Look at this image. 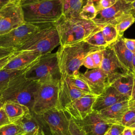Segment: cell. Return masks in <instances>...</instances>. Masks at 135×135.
I'll list each match as a JSON object with an SVG mask.
<instances>
[{
    "instance_id": "cell-1",
    "label": "cell",
    "mask_w": 135,
    "mask_h": 135,
    "mask_svg": "<svg viewBox=\"0 0 135 135\" xmlns=\"http://www.w3.org/2000/svg\"><path fill=\"white\" fill-rule=\"evenodd\" d=\"M25 23L41 25L55 23L62 16V0H22Z\"/></svg>"
},
{
    "instance_id": "cell-2",
    "label": "cell",
    "mask_w": 135,
    "mask_h": 135,
    "mask_svg": "<svg viewBox=\"0 0 135 135\" xmlns=\"http://www.w3.org/2000/svg\"><path fill=\"white\" fill-rule=\"evenodd\" d=\"M54 24L59 35L60 46L71 45L84 41L101 30L104 26L97 25L92 21L81 17L66 18L63 16Z\"/></svg>"
},
{
    "instance_id": "cell-3",
    "label": "cell",
    "mask_w": 135,
    "mask_h": 135,
    "mask_svg": "<svg viewBox=\"0 0 135 135\" xmlns=\"http://www.w3.org/2000/svg\"><path fill=\"white\" fill-rule=\"evenodd\" d=\"M104 48L91 45L85 41L60 46L56 53L62 76L78 75L83 59L90 53Z\"/></svg>"
},
{
    "instance_id": "cell-4",
    "label": "cell",
    "mask_w": 135,
    "mask_h": 135,
    "mask_svg": "<svg viewBox=\"0 0 135 135\" xmlns=\"http://www.w3.org/2000/svg\"><path fill=\"white\" fill-rule=\"evenodd\" d=\"M24 72L11 79L0 100L3 103L11 101L23 104L32 112L39 83L26 78Z\"/></svg>"
},
{
    "instance_id": "cell-5",
    "label": "cell",
    "mask_w": 135,
    "mask_h": 135,
    "mask_svg": "<svg viewBox=\"0 0 135 135\" xmlns=\"http://www.w3.org/2000/svg\"><path fill=\"white\" fill-rule=\"evenodd\" d=\"M60 45V40L54 24L40 25V28L16 51H34L40 55L50 53Z\"/></svg>"
},
{
    "instance_id": "cell-6",
    "label": "cell",
    "mask_w": 135,
    "mask_h": 135,
    "mask_svg": "<svg viewBox=\"0 0 135 135\" xmlns=\"http://www.w3.org/2000/svg\"><path fill=\"white\" fill-rule=\"evenodd\" d=\"M26 78L42 83L49 81H60L62 74L59 66L56 53L42 55L24 72Z\"/></svg>"
},
{
    "instance_id": "cell-7",
    "label": "cell",
    "mask_w": 135,
    "mask_h": 135,
    "mask_svg": "<svg viewBox=\"0 0 135 135\" xmlns=\"http://www.w3.org/2000/svg\"><path fill=\"white\" fill-rule=\"evenodd\" d=\"M59 83L55 80L38 83L32 112L41 116L49 110L59 109Z\"/></svg>"
},
{
    "instance_id": "cell-8",
    "label": "cell",
    "mask_w": 135,
    "mask_h": 135,
    "mask_svg": "<svg viewBox=\"0 0 135 135\" xmlns=\"http://www.w3.org/2000/svg\"><path fill=\"white\" fill-rule=\"evenodd\" d=\"M39 28L40 25L25 22L8 33L0 35V47L16 51Z\"/></svg>"
},
{
    "instance_id": "cell-9",
    "label": "cell",
    "mask_w": 135,
    "mask_h": 135,
    "mask_svg": "<svg viewBox=\"0 0 135 135\" xmlns=\"http://www.w3.org/2000/svg\"><path fill=\"white\" fill-rule=\"evenodd\" d=\"M131 9V3L124 0H117L115 3L110 7L97 11L92 21L99 25L108 24L115 25L124 16L130 14Z\"/></svg>"
},
{
    "instance_id": "cell-10",
    "label": "cell",
    "mask_w": 135,
    "mask_h": 135,
    "mask_svg": "<svg viewBox=\"0 0 135 135\" xmlns=\"http://www.w3.org/2000/svg\"><path fill=\"white\" fill-rule=\"evenodd\" d=\"M40 117L53 135H71L69 129L71 118L63 110L54 108Z\"/></svg>"
},
{
    "instance_id": "cell-11",
    "label": "cell",
    "mask_w": 135,
    "mask_h": 135,
    "mask_svg": "<svg viewBox=\"0 0 135 135\" xmlns=\"http://www.w3.org/2000/svg\"><path fill=\"white\" fill-rule=\"evenodd\" d=\"M103 58L101 68L106 74L110 85L119 78L130 73L119 61L110 45L103 50Z\"/></svg>"
},
{
    "instance_id": "cell-12",
    "label": "cell",
    "mask_w": 135,
    "mask_h": 135,
    "mask_svg": "<svg viewBox=\"0 0 135 135\" xmlns=\"http://www.w3.org/2000/svg\"><path fill=\"white\" fill-rule=\"evenodd\" d=\"M25 23L20 4L9 3L0 10V35Z\"/></svg>"
},
{
    "instance_id": "cell-13",
    "label": "cell",
    "mask_w": 135,
    "mask_h": 135,
    "mask_svg": "<svg viewBox=\"0 0 135 135\" xmlns=\"http://www.w3.org/2000/svg\"><path fill=\"white\" fill-rule=\"evenodd\" d=\"M74 121L81 127L86 135H104L113 124L104 120L99 113L93 111L83 119Z\"/></svg>"
},
{
    "instance_id": "cell-14",
    "label": "cell",
    "mask_w": 135,
    "mask_h": 135,
    "mask_svg": "<svg viewBox=\"0 0 135 135\" xmlns=\"http://www.w3.org/2000/svg\"><path fill=\"white\" fill-rule=\"evenodd\" d=\"M97 97L87 94L73 101L64 111L73 120H81L93 111L92 108Z\"/></svg>"
},
{
    "instance_id": "cell-15",
    "label": "cell",
    "mask_w": 135,
    "mask_h": 135,
    "mask_svg": "<svg viewBox=\"0 0 135 135\" xmlns=\"http://www.w3.org/2000/svg\"><path fill=\"white\" fill-rule=\"evenodd\" d=\"M77 75L86 82L91 93L96 96L100 95L109 85L106 74L100 68L79 73Z\"/></svg>"
},
{
    "instance_id": "cell-16",
    "label": "cell",
    "mask_w": 135,
    "mask_h": 135,
    "mask_svg": "<svg viewBox=\"0 0 135 135\" xmlns=\"http://www.w3.org/2000/svg\"><path fill=\"white\" fill-rule=\"evenodd\" d=\"M129 100V97L120 93L114 88L109 85L97 97L92 105V111L99 112L116 103Z\"/></svg>"
},
{
    "instance_id": "cell-17",
    "label": "cell",
    "mask_w": 135,
    "mask_h": 135,
    "mask_svg": "<svg viewBox=\"0 0 135 135\" xmlns=\"http://www.w3.org/2000/svg\"><path fill=\"white\" fill-rule=\"evenodd\" d=\"M16 52L14 57L2 69L13 71L23 70L31 66L41 56L34 51Z\"/></svg>"
},
{
    "instance_id": "cell-18",
    "label": "cell",
    "mask_w": 135,
    "mask_h": 135,
    "mask_svg": "<svg viewBox=\"0 0 135 135\" xmlns=\"http://www.w3.org/2000/svg\"><path fill=\"white\" fill-rule=\"evenodd\" d=\"M87 94L79 90L62 76L59 83V109L64 110L75 100Z\"/></svg>"
},
{
    "instance_id": "cell-19",
    "label": "cell",
    "mask_w": 135,
    "mask_h": 135,
    "mask_svg": "<svg viewBox=\"0 0 135 135\" xmlns=\"http://www.w3.org/2000/svg\"><path fill=\"white\" fill-rule=\"evenodd\" d=\"M129 100L116 103L99 111L100 117L105 121L112 124H120L125 113L129 109Z\"/></svg>"
},
{
    "instance_id": "cell-20",
    "label": "cell",
    "mask_w": 135,
    "mask_h": 135,
    "mask_svg": "<svg viewBox=\"0 0 135 135\" xmlns=\"http://www.w3.org/2000/svg\"><path fill=\"white\" fill-rule=\"evenodd\" d=\"M110 46L113 49L121 63L130 73L133 74L132 62L134 54L126 47L122 37H120L115 42L111 44Z\"/></svg>"
},
{
    "instance_id": "cell-21",
    "label": "cell",
    "mask_w": 135,
    "mask_h": 135,
    "mask_svg": "<svg viewBox=\"0 0 135 135\" xmlns=\"http://www.w3.org/2000/svg\"><path fill=\"white\" fill-rule=\"evenodd\" d=\"M3 108L11 122H15L32 112L27 107L11 101L4 102Z\"/></svg>"
},
{
    "instance_id": "cell-22",
    "label": "cell",
    "mask_w": 135,
    "mask_h": 135,
    "mask_svg": "<svg viewBox=\"0 0 135 135\" xmlns=\"http://www.w3.org/2000/svg\"><path fill=\"white\" fill-rule=\"evenodd\" d=\"M134 75L129 73L122 76L114 81L110 85L118 91L130 99Z\"/></svg>"
},
{
    "instance_id": "cell-23",
    "label": "cell",
    "mask_w": 135,
    "mask_h": 135,
    "mask_svg": "<svg viewBox=\"0 0 135 135\" xmlns=\"http://www.w3.org/2000/svg\"><path fill=\"white\" fill-rule=\"evenodd\" d=\"M62 16L66 18H78L83 5V0H62Z\"/></svg>"
},
{
    "instance_id": "cell-24",
    "label": "cell",
    "mask_w": 135,
    "mask_h": 135,
    "mask_svg": "<svg viewBox=\"0 0 135 135\" xmlns=\"http://www.w3.org/2000/svg\"><path fill=\"white\" fill-rule=\"evenodd\" d=\"M36 117L34 113L31 112L15 123L18 124L25 133H33L41 129Z\"/></svg>"
},
{
    "instance_id": "cell-25",
    "label": "cell",
    "mask_w": 135,
    "mask_h": 135,
    "mask_svg": "<svg viewBox=\"0 0 135 135\" xmlns=\"http://www.w3.org/2000/svg\"><path fill=\"white\" fill-rule=\"evenodd\" d=\"M28 68L21 71L6 70L4 69L0 70V98L3 92L7 87L11 79L16 75L25 72Z\"/></svg>"
},
{
    "instance_id": "cell-26",
    "label": "cell",
    "mask_w": 135,
    "mask_h": 135,
    "mask_svg": "<svg viewBox=\"0 0 135 135\" xmlns=\"http://www.w3.org/2000/svg\"><path fill=\"white\" fill-rule=\"evenodd\" d=\"M101 30L108 45H110L120 37L113 25L106 24L101 28Z\"/></svg>"
},
{
    "instance_id": "cell-27",
    "label": "cell",
    "mask_w": 135,
    "mask_h": 135,
    "mask_svg": "<svg viewBox=\"0 0 135 135\" xmlns=\"http://www.w3.org/2000/svg\"><path fill=\"white\" fill-rule=\"evenodd\" d=\"M65 80L69 82L71 84H72L75 88L79 90L86 93L92 94L91 93L90 90L86 83V82L83 81L82 79L79 78L77 75H70V76H62Z\"/></svg>"
},
{
    "instance_id": "cell-28",
    "label": "cell",
    "mask_w": 135,
    "mask_h": 135,
    "mask_svg": "<svg viewBox=\"0 0 135 135\" xmlns=\"http://www.w3.org/2000/svg\"><path fill=\"white\" fill-rule=\"evenodd\" d=\"M97 11L93 2L91 1H87L83 5L80 12V17L84 20L92 21L95 16Z\"/></svg>"
},
{
    "instance_id": "cell-29",
    "label": "cell",
    "mask_w": 135,
    "mask_h": 135,
    "mask_svg": "<svg viewBox=\"0 0 135 135\" xmlns=\"http://www.w3.org/2000/svg\"><path fill=\"white\" fill-rule=\"evenodd\" d=\"M25 133L22 128L15 122H11L0 127V135H23Z\"/></svg>"
},
{
    "instance_id": "cell-30",
    "label": "cell",
    "mask_w": 135,
    "mask_h": 135,
    "mask_svg": "<svg viewBox=\"0 0 135 135\" xmlns=\"http://www.w3.org/2000/svg\"><path fill=\"white\" fill-rule=\"evenodd\" d=\"M134 22L135 19L131 14H127L122 18L118 23L114 25L119 37H122L124 32Z\"/></svg>"
},
{
    "instance_id": "cell-31",
    "label": "cell",
    "mask_w": 135,
    "mask_h": 135,
    "mask_svg": "<svg viewBox=\"0 0 135 135\" xmlns=\"http://www.w3.org/2000/svg\"><path fill=\"white\" fill-rule=\"evenodd\" d=\"M84 41L91 45L97 47H105L108 46L101 30L89 36Z\"/></svg>"
},
{
    "instance_id": "cell-32",
    "label": "cell",
    "mask_w": 135,
    "mask_h": 135,
    "mask_svg": "<svg viewBox=\"0 0 135 135\" xmlns=\"http://www.w3.org/2000/svg\"><path fill=\"white\" fill-rule=\"evenodd\" d=\"M69 129L71 135H86L81 127L72 118L70 120Z\"/></svg>"
},
{
    "instance_id": "cell-33",
    "label": "cell",
    "mask_w": 135,
    "mask_h": 135,
    "mask_svg": "<svg viewBox=\"0 0 135 135\" xmlns=\"http://www.w3.org/2000/svg\"><path fill=\"white\" fill-rule=\"evenodd\" d=\"M103 49L97 50L90 53V55L94 63L96 68H100L101 65L102 64V62L103 58Z\"/></svg>"
},
{
    "instance_id": "cell-34",
    "label": "cell",
    "mask_w": 135,
    "mask_h": 135,
    "mask_svg": "<svg viewBox=\"0 0 135 135\" xmlns=\"http://www.w3.org/2000/svg\"><path fill=\"white\" fill-rule=\"evenodd\" d=\"M125 127L120 124H113L108 131V132L109 135H122Z\"/></svg>"
},
{
    "instance_id": "cell-35",
    "label": "cell",
    "mask_w": 135,
    "mask_h": 135,
    "mask_svg": "<svg viewBox=\"0 0 135 135\" xmlns=\"http://www.w3.org/2000/svg\"><path fill=\"white\" fill-rule=\"evenodd\" d=\"M117 0H99L98 3L95 6V8L97 11H99L107 8L114 5Z\"/></svg>"
},
{
    "instance_id": "cell-36",
    "label": "cell",
    "mask_w": 135,
    "mask_h": 135,
    "mask_svg": "<svg viewBox=\"0 0 135 135\" xmlns=\"http://www.w3.org/2000/svg\"><path fill=\"white\" fill-rule=\"evenodd\" d=\"M135 118V110L129 109L123 115L120 124L125 127L126 124Z\"/></svg>"
},
{
    "instance_id": "cell-37",
    "label": "cell",
    "mask_w": 135,
    "mask_h": 135,
    "mask_svg": "<svg viewBox=\"0 0 135 135\" xmlns=\"http://www.w3.org/2000/svg\"><path fill=\"white\" fill-rule=\"evenodd\" d=\"M82 65L85 66L87 69L90 70V69H95L96 66L94 64V63L91 57L90 54L86 55L82 60Z\"/></svg>"
},
{
    "instance_id": "cell-38",
    "label": "cell",
    "mask_w": 135,
    "mask_h": 135,
    "mask_svg": "<svg viewBox=\"0 0 135 135\" xmlns=\"http://www.w3.org/2000/svg\"><path fill=\"white\" fill-rule=\"evenodd\" d=\"M126 47L132 53L135 54V39L123 38Z\"/></svg>"
},
{
    "instance_id": "cell-39",
    "label": "cell",
    "mask_w": 135,
    "mask_h": 135,
    "mask_svg": "<svg viewBox=\"0 0 135 135\" xmlns=\"http://www.w3.org/2000/svg\"><path fill=\"white\" fill-rule=\"evenodd\" d=\"M17 52L15 51L11 54L2 58L0 59V70L2 69L16 55Z\"/></svg>"
},
{
    "instance_id": "cell-40",
    "label": "cell",
    "mask_w": 135,
    "mask_h": 135,
    "mask_svg": "<svg viewBox=\"0 0 135 135\" xmlns=\"http://www.w3.org/2000/svg\"><path fill=\"white\" fill-rule=\"evenodd\" d=\"M9 123H11V122L2 107L0 109V127Z\"/></svg>"
},
{
    "instance_id": "cell-41",
    "label": "cell",
    "mask_w": 135,
    "mask_h": 135,
    "mask_svg": "<svg viewBox=\"0 0 135 135\" xmlns=\"http://www.w3.org/2000/svg\"><path fill=\"white\" fill-rule=\"evenodd\" d=\"M14 52H15V51L7 50L6 49H3L2 47H0V59H2L3 57L9 55Z\"/></svg>"
},
{
    "instance_id": "cell-42",
    "label": "cell",
    "mask_w": 135,
    "mask_h": 135,
    "mask_svg": "<svg viewBox=\"0 0 135 135\" xmlns=\"http://www.w3.org/2000/svg\"><path fill=\"white\" fill-rule=\"evenodd\" d=\"M129 101H135V76L133 80V84L131 92V95Z\"/></svg>"
},
{
    "instance_id": "cell-43",
    "label": "cell",
    "mask_w": 135,
    "mask_h": 135,
    "mask_svg": "<svg viewBox=\"0 0 135 135\" xmlns=\"http://www.w3.org/2000/svg\"><path fill=\"white\" fill-rule=\"evenodd\" d=\"M125 127H128L131 129H135V118H134L132 120L127 123Z\"/></svg>"
},
{
    "instance_id": "cell-44",
    "label": "cell",
    "mask_w": 135,
    "mask_h": 135,
    "mask_svg": "<svg viewBox=\"0 0 135 135\" xmlns=\"http://www.w3.org/2000/svg\"><path fill=\"white\" fill-rule=\"evenodd\" d=\"M122 135H132V129L128 127H125Z\"/></svg>"
},
{
    "instance_id": "cell-45",
    "label": "cell",
    "mask_w": 135,
    "mask_h": 135,
    "mask_svg": "<svg viewBox=\"0 0 135 135\" xmlns=\"http://www.w3.org/2000/svg\"><path fill=\"white\" fill-rule=\"evenodd\" d=\"M9 3H10L9 0H0V10H1Z\"/></svg>"
},
{
    "instance_id": "cell-46",
    "label": "cell",
    "mask_w": 135,
    "mask_h": 135,
    "mask_svg": "<svg viewBox=\"0 0 135 135\" xmlns=\"http://www.w3.org/2000/svg\"><path fill=\"white\" fill-rule=\"evenodd\" d=\"M132 9L130 11V14L134 17L135 19V1H134L132 3H131Z\"/></svg>"
},
{
    "instance_id": "cell-47",
    "label": "cell",
    "mask_w": 135,
    "mask_h": 135,
    "mask_svg": "<svg viewBox=\"0 0 135 135\" xmlns=\"http://www.w3.org/2000/svg\"><path fill=\"white\" fill-rule=\"evenodd\" d=\"M129 109L135 110V101H129L128 102Z\"/></svg>"
},
{
    "instance_id": "cell-48",
    "label": "cell",
    "mask_w": 135,
    "mask_h": 135,
    "mask_svg": "<svg viewBox=\"0 0 135 135\" xmlns=\"http://www.w3.org/2000/svg\"><path fill=\"white\" fill-rule=\"evenodd\" d=\"M132 64V68H133V74L135 76V54H134L133 56Z\"/></svg>"
},
{
    "instance_id": "cell-49",
    "label": "cell",
    "mask_w": 135,
    "mask_h": 135,
    "mask_svg": "<svg viewBox=\"0 0 135 135\" xmlns=\"http://www.w3.org/2000/svg\"><path fill=\"white\" fill-rule=\"evenodd\" d=\"M9 2L15 4H20L22 0H9Z\"/></svg>"
},
{
    "instance_id": "cell-50",
    "label": "cell",
    "mask_w": 135,
    "mask_h": 135,
    "mask_svg": "<svg viewBox=\"0 0 135 135\" xmlns=\"http://www.w3.org/2000/svg\"><path fill=\"white\" fill-rule=\"evenodd\" d=\"M87 1H88V0H83V5H84V4H85V2H86ZM90 1H92V2H93V3H94V4L95 7V6L97 5V4L98 3V2H99V0H90Z\"/></svg>"
},
{
    "instance_id": "cell-51",
    "label": "cell",
    "mask_w": 135,
    "mask_h": 135,
    "mask_svg": "<svg viewBox=\"0 0 135 135\" xmlns=\"http://www.w3.org/2000/svg\"><path fill=\"white\" fill-rule=\"evenodd\" d=\"M39 131H36V132H34L33 133H26L23 135H38Z\"/></svg>"
},
{
    "instance_id": "cell-52",
    "label": "cell",
    "mask_w": 135,
    "mask_h": 135,
    "mask_svg": "<svg viewBox=\"0 0 135 135\" xmlns=\"http://www.w3.org/2000/svg\"><path fill=\"white\" fill-rule=\"evenodd\" d=\"M38 135H46L45 133V132H44V131L43 130L42 128H41V129L40 130V131H39V132H38Z\"/></svg>"
},
{
    "instance_id": "cell-53",
    "label": "cell",
    "mask_w": 135,
    "mask_h": 135,
    "mask_svg": "<svg viewBox=\"0 0 135 135\" xmlns=\"http://www.w3.org/2000/svg\"><path fill=\"white\" fill-rule=\"evenodd\" d=\"M124 1H126L127 2L130 3H132L134 1H135V0H124Z\"/></svg>"
},
{
    "instance_id": "cell-54",
    "label": "cell",
    "mask_w": 135,
    "mask_h": 135,
    "mask_svg": "<svg viewBox=\"0 0 135 135\" xmlns=\"http://www.w3.org/2000/svg\"><path fill=\"white\" fill-rule=\"evenodd\" d=\"M3 102L1 101V100H0V109L3 107Z\"/></svg>"
},
{
    "instance_id": "cell-55",
    "label": "cell",
    "mask_w": 135,
    "mask_h": 135,
    "mask_svg": "<svg viewBox=\"0 0 135 135\" xmlns=\"http://www.w3.org/2000/svg\"><path fill=\"white\" fill-rule=\"evenodd\" d=\"M132 135H135V129H132Z\"/></svg>"
},
{
    "instance_id": "cell-56",
    "label": "cell",
    "mask_w": 135,
    "mask_h": 135,
    "mask_svg": "<svg viewBox=\"0 0 135 135\" xmlns=\"http://www.w3.org/2000/svg\"><path fill=\"white\" fill-rule=\"evenodd\" d=\"M104 135H109V133L107 132V133H105V134Z\"/></svg>"
}]
</instances>
